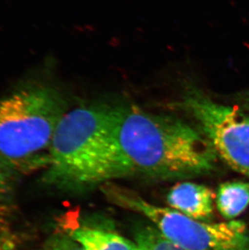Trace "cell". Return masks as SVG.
<instances>
[{
    "mask_svg": "<svg viewBox=\"0 0 249 250\" xmlns=\"http://www.w3.org/2000/svg\"><path fill=\"white\" fill-rule=\"evenodd\" d=\"M116 137L128 175L181 179L210 172L216 152L202 132L171 116L135 105L112 107Z\"/></svg>",
    "mask_w": 249,
    "mask_h": 250,
    "instance_id": "1",
    "label": "cell"
},
{
    "mask_svg": "<svg viewBox=\"0 0 249 250\" xmlns=\"http://www.w3.org/2000/svg\"><path fill=\"white\" fill-rule=\"evenodd\" d=\"M127 176L112 106L91 104L67 110L54 132L43 181L75 192Z\"/></svg>",
    "mask_w": 249,
    "mask_h": 250,
    "instance_id": "2",
    "label": "cell"
},
{
    "mask_svg": "<svg viewBox=\"0 0 249 250\" xmlns=\"http://www.w3.org/2000/svg\"><path fill=\"white\" fill-rule=\"evenodd\" d=\"M67 104L61 92L33 85L0 99V163L28 172L46 168L52 140Z\"/></svg>",
    "mask_w": 249,
    "mask_h": 250,
    "instance_id": "3",
    "label": "cell"
},
{
    "mask_svg": "<svg viewBox=\"0 0 249 250\" xmlns=\"http://www.w3.org/2000/svg\"><path fill=\"white\" fill-rule=\"evenodd\" d=\"M111 203L144 215L165 238L188 250H249V229L240 220L211 223L194 220L170 208L149 203L112 182L102 186Z\"/></svg>",
    "mask_w": 249,
    "mask_h": 250,
    "instance_id": "4",
    "label": "cell"
},
{
    "mask_svg": "<svg viewBox=\"0 0 249 250\" xmlns=\"http://www.w3.org/2000/svg\"><path fill=\"white\" fill-rule=\"evenodd\" d=\"M181 105L197 121L217 156L249 182V116L238 106L214 102L189 87Z\"/></svg>",
    "mask_w": 249,
    "mask_h": 250,
    "instance_id": "5",
    "label": "cell"
},
{
    "mask_svg": "<svg viewBox=\"0 0 249 250\" xmlns=\"http://www.w3.org/2000/svg\"><path fill=\"white\" fill-rule=\"evenodd\" d=\"M214 194L209 187L191 182H180L167 193L170 208L194 220L209 222L214 215Z\"/></svg>",
    "mask_w": 249,
    "mask_h": 250,
    "instance_id": "6",
    "label": "cell"
},
{
    "mask_svg": "<svg viewBox=\"0 0 249 250\" xmlns=\"http://www.w3.org/2000/svg\"><path fill=\"white\" fill-rule=\"evenodd\" d=\"M68 234L84 250H139L135 241L100 228L79 227L71 229Z\"/></svg>",
    "mask_w": 249,
    "mask_h": 250,
    "instance_id": "7",
    "label": "cell"
},
{
    "mask_svg": "<svg viewBox=\"0 0 249 250\" xmlns=\"http://www.w3.org/2000/svg\"><path fill=\"white\" fill-rule=\"evenodd\" d=\"M215 204L226 220H234L249 206V182L231 181L222 183L217 189Z\"/></svg>",
    "mask_w": 249,
    "mask_h": 250,
    "instance_id": "8",
    "label": "cell"
},
{
    "mask_svg": "<svg viewBox=\"0 0 249 250\" xmlns=\"http://www.w3.org/2000/svg\"><path fill=\"white\" fill-rule=\"evenodd\" d=\"M134 241L139 250H188L168 241L154 226L139 227Z\"/></svg>",
    "mask_w": 249,
    "mask_h": 250,
    "instance_id": "9",
    "label": "cell"
},
{
    "mask_svg": "<svg viewBox=\"0 0 249 250\" xmlns=\"http://www.w3.org/2000/svg\"><path fill=\"white\" fill-rule=\"evenodd\" d=\"M45 250H84L71 236L59 235L48 242Z\"/></svg>",
    "mask_w": 249,
    "mask_h": 250,
    "instance_id": "10",
    "label": "cell"
},
{
    "mask_svg": "<svg viewBox=\"0 0 249 250\" xmlns=\"http://www.w3.org/2000/svg\"><path fill=\"white\" fill-rule=\"evenodd\" d=\"M9 170L0 163V199L9 193L11 189V178Z\"/></svg>",
    "mask_w": 249,
    "mask_h": 250,
    "instance_id": "11",
    "label": "cell"
},
{
    "mask_svg": "<svg viewBox=\"0 0 249 250\" xmlns=\"http://www.w3.org/2000/svg\"><path fill=\"white\" fill-rule=\"evenodd\" d=\"M245 104H246V107H247L248 111L249 112V96L247 97V99L245 101Z\"/></svg>",
    "mask_w": 249,
    "mask_h": 250,
    "instance_id": "12",
    "label": "cell"
}]
</instances>
